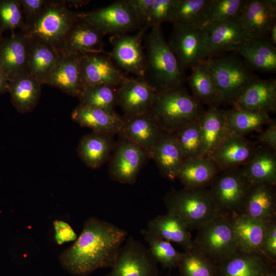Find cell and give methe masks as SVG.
<instances>
[{"mask_svg": "<svg viewBox=\"0 0 276 276\" xmlns=\"http://www.w3.org/2000/svg\"><path fill=\"white\" fill-rule=\"evenodd\" d=\"M127 236L125 229L90 217L73 244L60 255V263L75 276H88L98 269L112 268Z\"/></svg>", "mask_w": 276, "mask_h": 276, "instance_id": "6da1fadb", "label": "cell"}, {"mask_svg": "<svg viewBox=\"0 0 276 276\" xmlns=\"http://www.w3.org/2000/svg\"><path fill=\"white\" fill-rule=\"evenodd\" d=\"M150 28L144 38L145 79L157 91L184 86L185 73L165 40L161 25Z\"/></svg>", "mask_w": 276, "mask_h": 276, "instance_id": "7a4b0ae2", "label": "cell"}, {"mask_svg": "<svg viewBox=\"0 0 276 276\" xmlns=\"http://www.w3.org/2000/svg\"><path fill=\"white\" fill-rule=\"evenodd\" d=\"M205 110L203 105L182 86L157 91L150 112L163 131L174 133L197 122Z\"/></svg>", "mask_w": 276, "mask_h": 276, "instance_id": "3957f363", "label": "cell"}, {"mask_svg": "<svg viewBox=\"0 0 276 276\" xmlns=\"http://www.w3.org/2000/svg\"><path fill=\"white\" fill-rule=\"evenodd\" d=\"M164 202L167 212L179 218L189 231H198L218 214L208 189L172 190Z\"/></svg>", "mask_w": 276, "mask_h": 276, "instance_id": "277c9868", "label": "cell"}, {"mask_svg": "<svg viewBox=\"0 0 276 276\" xmlns=\"http://www.w3.org/2000/svg\"><path fill=\"white\" fill-rule=\"evenodd\" d=\"M206 62L212 73L223 104L233 105L258 77L236 53L210 57Z\"/></svg>", "mask_w": 276, "mask_h": 276, "instance_id": "5b68a950", "label": "cell"}, {"mask_svg": "<svg viewBox=\"0 0 276 276\" xmlns=\"http://www.w3.org/2000/svg\"><path fill=\"white\" fill-rule=\"evenodd\" d=\"M77 16L65 1H48L40 15L24 32L32 39L51 46L60 55L65 38Z\"/></svg>", "mask_w": 276, "mask_h": 276, "instance_id": "8992f818", "label": "cell"}, {"mask_svg": "<svg viewBox=\"0 0 276 276\" xmlns=\"http://www.w3.org/2000/svg\"><path fill=\"white\" fill-rule=\"evenodd\" d=\"M251 185L241 167L221 171L208 188L217 213L228 218L240 214Z\"/></svg>", "mask_w": 276, "mask_h": 276, "instance_id": "52a82bcc", "label": "cell"}, {"mask_svg": "<svg viewBox=\"0 0 276 276\" xmlns=\"http://www.w3.org/2000/svg\"><path fill=\"white\" fill-rule=\"evenodd\" d=\"M193 241L194 247L216 264L238 250L228 218L218 214L198 230Z\"/></svg>", "mask_w": 276, "mask_h": 276, "instance_id": "ba28073f", "label": "cell"}, {"mask_svg": "<svg viewBox=\"0 0 276 276\" xmlns=\"http://www.w3.org/2000/svg\"><path fill=\"white\" fill-rule=\"evenodd\" d=\"M149 28L145 25L134 34L127 33L111 36L110 41L112 49L109 56L116 65L125 74L145 78V54L143 42Z\"/></svg>", "mask_w": 276, "mask_h": 276, "instance_id": "9c48e42d", "label": "cell"}, {"mask_svg": "<svg viewBox=\"0 0 276 276\" xmlns=\"http://www.w3.org/2000/svg\"><path fill=\"white\" fill-rule=\"evenodd\" d=\"M78 13L96 27L104 36L127 33L142 27L126 0L117 1L104 7Z\"/></svg>", "mask_w": 276, "mask_h": 276, "instance_id": "30bf717a", "label": "cell"}, {"mask_svg": "<svg viewBox=\"0 0 276 276\" xmlns=\"http://www.w3.org/2000/svg\"><path fill=\"white\" fill-rule=\"evenodd\" d=\"M173 24L168 44L185 73L187 70L209 58L205 34L202 29Z\"/></svg>", "mask_w": 276, "mask_h": 276, "instance_id": "8fae6325", "label": "cell"}, {"mask_svg": "<svg viewBox=\"0 0 276 276\" xmlns=\"http://www.w3.org/2000/svg\"><path fill=\"white\" fill-rule=\"evenodd\" d=\"M150 158L147 152L137 145L120 137L108 160L109 175L112 180L120 183L133 184Z\"/></svg>", "mask_w": 276, "mask_h": 276, "instance_id": "7c38bea8", "label": "cell"}, {"mask_svg": "<svg viewBox=\"0 0 276 276\" xmlns=\"http://www.w3.org/2000/svg\"><path fill=\"white\" fill-rule=\"evenodd\" d=\"M111 270L105 276H156V261L148 248L132 237L122 245Z\"/></svg>", "mask_w": 276, "mask_h": 276, "instance_id": "4fadbf2b", "label": "cell"}, {"mask_svg": "<svg viewBox=\"0 0 276 276\" xmlns=\"http://www.w3.org/2000/svg\"><path fill=\"white\" fill-rule=\"evenodd\" d=\"M80 68L83 88L100 85L117 87L128 77L116 65L109 55H81Z\"/></svg>", "mask_w": 276, "mask_h": 276, "instance_id": "5bb4252c", "label": "cell"}, {"mask_svg": "<svg viewBox=\"0 0 276 276\" xmlns=\"http://www.w3.org/2000/svg\"><path fill=\"white\" fill-rule=\"evenodd\" d=\"M157 91L145 79L128 77L117 87L118 105L128 118L150 111Z\"/></svg>", "mask_w": 276, "mask_h": 276, "instance_id": "9a60e30c", "label": "cell"}, {"mask_svg": "<svg viewBox=\"0 0 276 276\" xmlns=\"http://www.w3.org/2000/svg\"><path fill=\"white\" fill-rule=\"evenodd\" d=\"M238 19L249 38L267 39L276 23V1L245 0Z\"/></svg>", "mask_w": 276, "mask_h": 276, "instance_id": "2e32d148", "label": "cell"}, {"mask_svg": "<svg viewBox=\"0 0 276 276\" xmlns=\"http://www.w3.org/2000/svg\"><path fill=\"white\" fill-rule=\"evenodd\" d=\"M206 36L209 58L235 51L249 39L238 17L219 22H209L202 29Z\"/></svg>", "mask_w": 276, "mask_h": 276, "instance_id": "e0dca14e", "label": "cell"}, {"mask_svg": "<svg viewBox=\"0 0 276 276\" xmlns=\"http://www.w3.org/2000/svg\"><path fill=\"white\" fill-rule=\"evenodd\" d=\"M77 17L64 40L60 55L96 53L109 55L103 48L104 36L94 25Z\"/></svg>", "mask_w": 276, "mask_h": 276, "instance_id": "ac0fdd59", "label": "cell"}, {"mask_svg": "<svg viewBox=\"0 0 276 276\" xmlns=\"http://www.w3.org/2000/svg\"><path fill=\"white\" fill-rule=\"evenodd\" d=\"M30 38L25 32L0 38V67L9 79L28 73Z\"/></svg>", "mask_w": 276, "mask_h": 276, "instance_id": "d6986e66", "label": "cell"}, {"mask_svg": "<svg viewBox=\"0 0 276 276\" xmlns=\"http://www.w3.org/2000/svg\"><path fill=\"white\" fill-rule=\"evenodd\" d=\"M118 134L144 150L151 158V154L157 141L164 131L150 111L125 118Z\"/></svg>", "mask_w": 276, "mask_h": 276, "instance_id": "ffe728a7", "label": "cell"}, {"mask_svg": "<svg viewBox=\"0 0 276 276\" xmlns=\"http://www.w3.org/2000/svg\"><path fill=\"white\" fill-rule=\"evenodd\" d=\"M257 146L245 136L229 134L210 157L221 171L242 167L254 155Z\"/></svg>", "mask_w": 276, "mask_h": 276, "instance_id": "44dd1931", "label": "cell"}, {"mask_svg": "<svg viewBox=\"0 0 276 276\" xmlns=\"http://www.w3.org/2000/svg\"><path fill=\"white\" fill-rule=\"evenodd\" d=\"M234 107L269 114L276 112V80L261 79L253 81L233 104Z\"/></svg>", "mask_w": 276, "mask_h": 276, "instance_id": "7402d4cb", "label": "cell"}, {"mask_svg": "<svg viewBox=\"0 0 276 276\" xmlns=\"http://www.w3.org/2000/svg\"><path fill=\"white\" fill-rule=\"evenodd\" d=\"M274 263L262 253L238 250L217 264V276H261L274 270Z\"/></svg>", "mask_w": 276, "mask_h": 276, "instance_id": "603a6c76", "label": "cell"}, {"mask_svg": "<svg viewBox=\"0 0 276 276\" xmlns=\"http://www.w3.org/2000/svg\"><path fill=\"white\" fill-rule=\"evenodd\" d=\"M80 56L78 54L60 55L44 84L58 88L70 96L78 97L83 88Z\"/></svg>", "mask_w": 276, "mask_h": 276, "instance_id": "cb8c5ba5", "label": "cell"}, {"mask_svg": "<svg viewBox=\"0 0 276 276\" xmlns=\"http://www.w3.org/2000/svg\"><path fill=\"white\" fill-rule=\"evenodd\" d=\"M220 172L210 157L186 158L180 168L177 179L186 189H208Z\"/></svg>", "mask_w": 276, "mask_h": 276, "instance_id": "d4e9b609", "label": "cell"}, {"mask_svg": "<svg viewBox=\"0 0 276 276\" xmlns=\"http://www.w3.org/2000/svg\"><path fill=\"white\" fill-rule=\"evenodd\" d=\"M160 174L173 181L177 179L185 159L183 153L173 133L164 132L155 144L151 154Z\"/></svg>", "mask_w": 276, "mask_h": 276, "instance_id": "484cf974", "label": "cell"}, {"mask_svg": "<svg viewBox=\"0 0 276 276\" xmlns=\"http://www.w3.org/2000/svg\"><path fill=\"white\" fill-rule=\"evenodd\" d=\"M72 119L93 131L118 134L123 123V117L110 111L90 106L79 104L71 114Z\"/></svg>", "mask_w": 276, "mask_h": 276, "instance_id": "4316f807", "label": "cell"}, {"mask_svg": "<svg viewBox=\"0 0 276 276\" xmlns=\"http://www.w3.org/2000/svg\"><path fill=\"white\" fill-rule=\"evenodd\" d=\"M203 143V156L210 157L220 143L231 133L225 110L219 106L208 107L198 120Z\"/></svg>", "mask_w": 276, "mask_h": 276, "instance_id": "83f0119b", "label": "cell"}, {"mask_svg": "<svg viewBox=\"0 0 276 276\" xmlns=\"http://www.w3.org/2000/svg\"><path fill=\"white\" fill-rule=\"evenodd\" d=\"M241 214L265 223L276 221L275 186L252 184Z\"/></svg>", "mask_w": 276, "mask_h": 276, "instance_id": "f1b7e54d", "label": "cell"}, {"mask_svg": "<svg viewBox=\"0 0 276 276\" xmlns=\"http://www.w3.org/2000/svg\"><path fill=\"white\" fill-rule=\"evenodd\" d=\"M114 135L92 131L80 140L77 153L88 167L98 169L108 161L116 145Z\"/></svg>", "mask_w": 276, "mask_h": 276, "instance_id": "f546056e", "label": "cell"}, {"mask_svg": "<svg viewBox=\"0 0 276 276\" xmlns=\"http://www.w3.org/2000/svg\"><path fill=\"white\" fill-rule=\"evenodd\" d=\"M254 71H276V48L267 39L249 38L234 51Z\"/></svg>", "mask_w": 276, "mask_h": 276, "instance_id": "4dcf8cb0", "label": "cell"}, {"mask_svg": "<svg viewBox=\"0 0 276 276\" xmlns=\"http://www.w3.org/2000/svg\"><path fill=\"white\" fill-rule=\"evenodd\" d=\"M228 219L238 250L261 253L266 223L242 214L232 216Z\"/></svg>", "mask_w": 276, "mask_h": 276, "instance_id": "1f68e13d", "label": "cell"}, {"mask_svg": "<svg viewBox=\"0 0 276 276\" xmlns=\"http://www.w3.org/2000/svg\"><path fill=\"white\" fill-rule=\"evenodd\" d=\"M42 84L29 73H26L9 81L8 91L11 102L21 113L32 111L38 103Z\"/></svg>", "mask_w": 276, "mask_h": 276, "instance_id": "d6a6232c", "label": "cell"}, {"mask_svg": "<svg viewBox=\"0 0 276 276\" xmlns=\"http://www.w3.org/2000/svg\"><path fill=\"white\" fill-rule=\"evenodd\" d=\"M188 82L193 97L202 105L219 106L223 102L206 60L191 69Z\"/></svg>", "mask_w": 276, "mask_h": 276, "instance_id": "836d02e7", "label": "cell"}, {"mask_svg": "<svg viewBox=\"0 0 276 276\" xmlns=\"http://www.w3.org/2000/svg\"><path fill=\"white\" fill-rule=\"evenodd\" d=\"M146 229L168 241L178 244L185 250L194 247L190 231L184 223L168 212L149 220Z\"/></svg>", "mask_w": 276, "mask_h": 276, "instance_id": "e575fe53", "label": "cell"}, {"mask_svg": "<svg viewBox=\"0 0 276 276\" xmlns=\"http://www.w3.org/2000/svg\"><path fill=\"white\" fill-rule=\"evenodd\" d=\"M242 170L252 184L276 185V152L258 146Z\"/></svg>", "mask_w": 276, "mask_h": 276, "instance_id": "d590c367", "label": "cell"}, {"mask_svg": "<svg viewBox=\"0 0 276 276\" xmlns=\"http://www.w3.org/2000/svg\"><path fill=\"white\" fill-rule=\"evenodd\" d=\"M60 57V55L51 46L30 38L28 73L44 84Z\"/></svg>", "mask_w": 276, "mask_h": 276, "instance_id": "8d00e7d4", "label": "cell"}, {"mask_svg": "<svg viewBox=\"0 0 276 276\" xmlns=\"http://www.w3.org/2000/svg\"><path fill=\"white\" fill-rule=\"evenodd\" d=\"M225 116L230 132L243 136L253 132H260L272 120L269 114L235 107L225 110Z\"/></svg>", "mask_w": 276, "mask_h": 276, "instance_id": "74e56055", "label": "cell"}, {"mask_svg": "<svg viewBox=\"0 0 276 276\" xmlns=\"http://www.w3.org/2000/svg\"><path fill=\"white\" fill-rule=\"evenodd\" d=\"M209 0H176L172 24L202 29L206 24V11Z\"/></svg>", "mask_w": 276, "mask_h": 276, "instance_id": "f35d334b", "label": "cell"}, {"mask_svg": "<svg viewBox=\"0 0 276 276\" xmlns=\"http://www.w3.org/2000/svg\"><path fill=\"white\" fill-rule=\"evenodd\" d=\"M177 266L183 276H217V264L195 247L180 252Z\"/></svg>", "mask_w": 276, "mask_h": 276, "instance_id": "ab89813d", "label": "cell"}, {"mask_svg": "<svg viewBox=\"0 0 276 276\" xmlns=\"http://www.w3.org/2000/svg\"><path fill=\"white\" fill-rule=\"evenodd\" d=\"M78 98L80 104L116 111L117 87L105 85L85 87Z\"/></svg>", "mask_w": 276, "mask_h": 276, "instance_id": "60d3db41", "label": "cell"}, {"mask_svg": "<svg viewBox=\"0 0 276 276\" xmlns=\"http://www.w3.org/2000/svg\"><path fill=\"white\" fill-rule=\"evenodd\" d=\"M141 233L148 243L149 250L156 261L167 267L177 266L180 252L177 251L168 241L147 229L141 230Z\"/></svg>", "mask_w": 276, "mask_h": 276, "instance_id": "b9f144b4", "label": "cell"}, {"mask_svg": "<svg viewBox=\"0 0 276 276\" xmlns=\"http://www.w3.org/2000/svg\"><path fill=\"white\" fill-rule=\"evenodd\" d=\"M185 159L202 156L203 143L198 121L173 133Z\"/></svg>", "mask_w": 276, "mask_h": 276, "instance_id": "7bdbcfd3", "label": "cell"}, {"mask_svg": "<svg viewBox=\"0 0 276 276\" xmlns=\"http://www.w3.org/2000/svg\"><path fill=\"white\" fill-rule=\"evenodd\" d=\"M19 29L24 32L26 26L19 0L0 1V33Z\"/></svg>", "mask_w": 276, "mask_h": 276, "instance_id": "ee69618b", "label": "cell"}, {"mask_svg": "<svg viewBox=\"0 0 276 276\" xmlns=\"http://www.w3.org/2000/svg\"><path fill=\"white\" fill-rule=\"evenodd\" d=\"M245 0H209L206 11V24L237 18Z\"/></svg>", "mask_w": 276, "mask_h": 276, "instance_id": "f6af8a7d", "label": "cell"}, {"mask_svg": "<svg viewBox=\"0 0 276 276\" xmlns=\"http://www.w3.org/2000/svg\"><path fill=\"white\" fill-rule=\"evenodd\" d=\"M176 0H155L150 10L147 25L151 28L164 22H172Z\"/></svg>", "mask_w": 276, "mask_h": 276, "instance_id": "bcb514c9", "label": "cell"}, {"mask_svg": "<svg viewBox=\"0 0 276 276\" xmlns=\"http://www.w3.org/2000/svg\"><path fill=\"white\" fill-rule=\"evenodd\" d=\"M261 253L273 262L276 261V221L266 223L262 241Z\"/></svg>", "mask_w": 276, "mask_h": 276, "instance_id": "7dc6e473", "label": "cell"}, {"mask_svg": "<svg viewBox=\"0 0 276 276\" xmlns=\"http://www.w3.org/2000/svg\"><path fill=\"white\" fill-rule=\"evenodd\" d=\"M19 1L23 13L26 30L40 15L48 1L19 0Z\"/></svg>", "mask_w": 276, "mask_h": 276, "instance_id": "c3c4849f", "label": "cell"}, {"mask_svg": "<svg viewBox=\"0 0 276 276\" xmlns=\"http://www.w3.org/2000/svg\"><path fill=\"white\" fill-rule=\"evenodd\" d=\"M258 142L261 146L272 151L276 152V121L272 119L267 125L265 129L259 132L257 137Z\"/></svg>", "mask_w": 276, "mask_h": 276, "instance_id": "681fc988", "label": "cell"}, {"mask_svg": "<svg viewBox=\"0 0 276 276\" xmlns=\"http://www.w3.org/2000/svg\"><path fill=\"white\" fill-rule=\"evenodd\" d=\"M53 226L55 230V240L58 245L75 241L77 239L75 232L67 222L56 220L53 222Z\"/></svg>", "mask_w": 276, "mask_h": 276, "instance_id": "f907efd6", "label": "cell"}, {"mask_svg": "<svg viewBox=\"0 0 276 276\" xmlns=\"http://www.w3.org/2000/svg\"><path fill=\"white\" fill-rule=\"evenodd\" d=\"M142 26L147 24L151 9L155 0H126Z\"/></svg>", "mask_w": 276, "mask_h": 276, "instance_id": "816d5d0a", "label": "cell"}, {"mask_svg": "<svg viewBox=\"0 0 276 276\" xmlns=\"http://www.w3.org/2000/svg\"><path fill=\"white\" fill-rule=\"evenodd\" d=\"M9 79L0 67V95L8 91Z\"/></svg>", "mask_w": 276, "mask_h": 276, "instance_id": "f5cc1de1", "label": "cell"}, {"mask_svg": "<svg viewBox=\"0 0 276 276\" xmlns=\"http://www.w3.org/2000/svg\"><path fill=\"white\" fill-rule=\"evenodd\" d=\"M267 39L272 44L275 45L276 44V23L271 27Z\"/></svg>", "mask_w": 276, "mask_h": 276, "instance_id": "db71d44e", "label": "cell"}, {"mask_svg": "<svg viewBox=\"0 0 276 276\" xmlns=\"http://www.w3.org/2000/svg\"><path fill=\"white\" fill-rule=\"evenodd\" d=\"M65 2L69 8L71 6L77 7L81 6L89 2L88 1H65Z\"/></svg>", "mask_w": 276, "mask_h": 276, "instance_id": "11a10c76", "label": "cell"}, {"mask_svg": "<svg viewBox=\"0 0 276 276\" xmlns=\"http://www.w3.org/2000/svg\"><path fill=\"white\" fill-rule=\"evenodd\" d=\"M261 276H276L275 275V271H274V270L267 273H265Z\"/></svg>", "mask_w": 276, "mask_h": 276, "instance_id": "9f6ffc18", "label": "cell"}, {"mask_svg": "<svg viewBox=\"0 0 276 276\" xmlns=\"http://www.w3.org/2000/svg\"><path fill=\"white\" fill-rule=\"evenodd\" d=\"M2 34L1 33H0V38L2 37Z\"/></svg>", "mask_w": 276, "mask_h": 276, "instance_id": "6f0895ef", "label": "cell"}]
</instances>
